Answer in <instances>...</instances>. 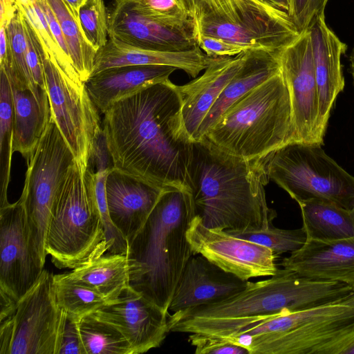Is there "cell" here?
Masks as SVG:
<instances>
[{"instance_id": "obj_25", "label": "cell", "mask_w": 354, "mask_h": 354, "mask_svg": "<svg viewBox=\"0 0 354 354\" xmlns=\"http://www.w3.org/2000/svg\"><path fill=\"white\" fill-rule=\"evenodd\" d=\"M263 48L248 50L238 72L225 87L198 129L196 141L201 140L225 111L251 90L281 72L280 53Z\"/></svg>"}, {"instance_id": "obj_5", "label": "cell", "mask_w": 354, "mask_h": 354, "mask_svg": "<svg viewBox=\"0 0 354 354\" xmlns=\"http://www.w3.org/2000/svg\"><path fill=\"white\" fill-rule=\"evenodd\" d=\"M202 139L246 160L266 157L295 142L290 94L281 71L230 106Z\"/></svg>"}, {"instance_id": "obj_38", "label": "cell", "mask_w": 354, "mask_h": 354, "mask_svg": "<svg viewBox=\"0 0 354 354\" xmlns=\"http://www.w3.org/2000/svg\"><path fill=\"white\" fill-rule=\"evenodd\" d=\"M188 341L195 348L196 354H250L245 347L214 335L190 333Z\"/></svg>"}, {"instance_id": "obj_8", "label": "cell", "mask_w": 354, "mask_h": 354, "mask_svg": "<svg viewBox=\"0 0 354 354\" xmlns=\"http://www.w3.org/2000/svg\"><path fill=\"white\" fill-rule=\"evenodd\" d=\"M269 180L298 204L309 201L354 207V176L340 167L322 145L291 142L268 156Z\"/></svg>"}, {"instance_id": "obj_51", "label": "cell", "mask_w": 354, "mask_h": 354, "mask_svg": "<svg viewBox=\"0 0 354 354\" xmlns=\"http://www.w3.org/2000/svg\"><path fill=\"white\" fill-rule=\"evenodd\" d=\"M353 211H354V207H353Z\"/></svg>"}, {"instance_id": "obj_41", "label": "cell", "mask_w": 354, "mask_h": 354, "mask_svg": "<svg viewBox=\"0 0 354 354\" xmlns=\"http://www.w3.org/2000/svg\"><path fill=\"white\" fill-rule=\"evenodd\" d=\"M86 167L93 173L113 167L103 128L97 131L93 139Z\"/></svg>"}, {"instance_id": "obj_42", "label": "cell", "mask_w": 354, "mask_h": 354, "mask_svg": "<svg viewBox=\"0 0 354 354\" xmlns=\"http://www.w3.org/2000/svg\"><path fill=\"white\" fill-rule=\"evenodd\" d=\"M77 321L67 317L58 354H85L80 339Z\"/></svg>"}, {"instance_id": "obj_17", "label": "cell", "mask_w": 354, "mask_h": 354, "mask_svg": "<svg viewBox=\"0 0 354 354\" xmlns=\"http://www.w3.org/2000/svg\"><path fill=\"white\" fill-rule=\"evenodd\" d=\"M109 38L153 50L183 51L197 46L194 34L145 16L131 0L113 1L109 11Z\"/></svg>"}, {"instance_id": "obj_15", "label": "cell", "mask_w": 354, "mask_h": 354, "mask_svg": "<svg viewBox=\"0 0 354 354\" xmlns=\"http://www.w3.org/2000/svg\"><path fill=\"white\" fill-rule=\"evenodd\" d=\"M43 270L32 251L26 211L19 198L0 207V292L17 301Z\"/></svg>"}, {"instance_id": "obj_44", "label": "cell", "mask_w": 354, "mask_h": 354, "mask_svg": "<svg viewBox=\"0 0 354 354\" xmlns=\"http://www.w3.org/2000/svg\"><path fill=\"white\" fill-rule=\"evenodd\" d=\"M11 62L12 52L7 26L0 25V67L8 66Z\"/></svg>"}, {"instance_id": "obj_33", "label": "cell", "mask_w": 354, "mask_h": 354, "mask_svg": "<svg viewBox=\"0 0 354 354\" xmlns=\"http://www.w3.org/2000/svg\"><path fill=\"white\" fill-rule=\"evenodd\" d=\"M12 52V62L3 68L8 77L29 88L39 101L48 100L46 91L35 84L28 60L24 16L19 10L7 25Z\"/></svg>"}, {"instance_id": "obj_31", "label": "cell", "mask_w": 354, "mask_h": 354, "mask_svg": "<svg viewBox=\"0 0 354 354\" xmlns=\"http://www.w3.org/2000/svg\"><path fill=\"white\" fill-rule=\"evenodd\" d=\"M77 325L85 354H133L127 339L113 324L91 313Z\"/></svg>"}, {"instance_id": "obj_43", "label": "cell", "mask_w": 354, "mask_h": 354, "mask_svg": "<svg viewBox=\"0 0 354 354\" xmlns=\"http://www.w3.org/2000/svg\"><path fill=\"white\" fill-rule=\"evenodd\" d=\"M310 0H290L288 15L300 32L304 30L306 12Z\"/></svg>"}, {"instance_id": "obj_10", "label": "cell", "mask_w": 354, "mask_h": 354, "mask_svg": "<svg viewBox=\"0 0 354 354\" xmlns=\"http://www.w3.org/2000/svg\"><path fill=\"white\" fill-rule=\"evenodd\" d=\"M53 277L44 269L15 310L0 320L1 354H58L67 314L57 302Z\"/></svg>"}, {"instance_id": "obj_18", "label": "cell", "mask_w": 354, "mask_h": 354, "mask_svg": "<svg viewBox=\"0 0 354 354\" xmlns=\"http://www.w3.org/2000/svg\"><path fill=\"white\" fill-rule=\"evenodd\" d=\"M308 30L318 91V123L324 136L328 119L338 94L344 89L341 56L347 46L327 26L324 12L314 17Z\"/></svg>"}, {"instance_id": "obj_4", "label": "cell", "mask_w": 354, "mask_h": 354, "mask_svg": "<svg viewBox=\"0 0 354 354\" xmlns=\"http://www.w3.org/2000/svg\"><path fill=\"white\" fill-rule=\"evenodd\" d=\"M194 216L189 191L164 189L145 224L127 243L130 286L167 312L194 254L187 233Z\"/></svg>"}, {"instance_id": "obj_2", "label": "cell", "mask_w": 354, "mask_h": 354, "mask_svg": "<svg viewBox=\"0 0 354 354\" xmlns=\"http://www.w3.org/2000/svg\"><path fill=\"white\" fill-rule=\"evenodd\" d=\"M268 156L246 160L205 139L194 142L189 192L195 217L207 228L228 232L266 229L277 217L268 207Z\"/></svg>"}, {"instance_id": "obj_19", "label": "cell", "mask_w": 354, "mask_h": 354, "mask_svg": "<svg viewBox=\"0 0 354 354\" xmlns=\"http://www.w3.org/2000/svg\"><path fill=\"white\" fill-rule=\"evenodd\" d=\"M163 190L117 168L109 170L106 180L109 212L127 243L145 224Z\"/></svg>"}, {"instance_id": "obj_9", "label": "cell", "mask_w": 354, "mask_h": 354, "mask_svg": "<svg viewBox=\"0 0 354 354\" xmlns=\"http://www.w3.org/2000/svg\"><path fill=\"white\" fill-rule=\"evenodd\" d=\"M75 157L50 115L49 122L29 161L22 199L31 246L44 268L46 236L53 207L59 188Z\"/></svg>"}, {"instance_id": "obj_7", "label": "cell", "mask_w": 354, "mask_h": 354, "mask_svg": "<svg viewBox=\"0 0 354 354\" xmlns=\"http://www.w3.org/2000/svg\"><path fill=\"white\" fill-rule=\"evenodd\" d=\"M46 250L55 266L72 270L107 252L93 172L76 159L55 201Z\"/></svg>"}, {"instance_id": "obj_12", "label": "cell", "mask_w": 354, "mask_h": 354, "mask_svg": "<svg viewBox=\"0 0 354 354\" xmlns=\"http://www.w3.org/2000/svg\"><path fill=\"white\" fill-rule=\"evenodd\" d=\"M180 1L193 22L194 36L203 25L230 23L257 32L281 50L301 33L288 12L266 0Z\"/></svg>"}, {"instance_id": "obj_30", "label": "cell", "mask_w": 354, "mask_h": 354, "mask_svg": "<svg viewBox=\"0 0 354 354\" xmlns=\"http://www.w3.org/2000/svg\"><path fill=\"white\" fill-rule=\"evenodd\" d=\"M53 288L59 307L68 317L76 320L109 302L98 291L72 278L68 272L53 274Z\"/></svg>"}, {"instance_id": "obj_14", "label": "cell", "mask_w": 354, "mask_h": 354, "mask_svg": "<svg viewBox=\"0 0 354 354\" xmlns=\"http://www.w3.org/2000/svg\"><path fill=\"white\" fill-rule=\"evenodd\" d=\"M194 254H200L227 272L248 281L274 275L277 256L269 248L232 235L207 228L194 216L187 233Z\"/></svg>"}, {"instance_id": "obj_34", "label": "cell", "mask_w": 354, "mask_h": 354, "mask_svg": "<svg viewBox=\"0 0 354 354\" xmlns=\"http://www.w3.org/2000/svg\"><path fill=\"white\" fill-rule=\"evenodd\" d=\"M228 233L263 245L271 250L277 257L299 250L307 240L303 227L295 230H283L275 227L272 224L259 230Z\"/></svg>"}, {"instance_id": "obj_35", "label": "cell", "mask_w": 354, "mask_h": 354, "mask_svg": "<svg viewBox=\"0 0 354 354\" xmlns=\"http://www.w3.org/2000/svg\"><path fill=\"white\" fill-rule=\"evenodd\" d=\"M131 2L145 16L194 35L193 22L180 0H131Z\"/></svg>"}, {"instance_id": "obj_47", "label": "cell", "mask_w": 354, "mask_h": 354, "mask_svg": "<svg viewBox=\"0 0 354 354\" xmlns=\"http://www.w3.org/2000/svg\"><path fill=\"white\" fill-rule=\"evenodd\" d=\"M69 10L79 20V14L81 7L87 0H63Z\"/></svg>"}, {"instance_id": "obj_45", "label": "cell", "mask_w": 354, "mask_h": 354, "mask_svg": "<svg viewBox=\"0 0 354 354\" xmlns=\"http://www.w3.org/2000/svg\"><path fill=\"white\" fill-rule=\"evenodd\" d=\"M0 25L7 26L17 10L18 0H0Z\"/></svg>"}, {"instance_id": "obj_40", "label": "cell", "mask_w": 354, "mask_h": 354, "mask_svg": "<svg viewBox=\"0 0 354 354\" xmlns=\"http://www.w3.org/2000/svg\"><path fill=\"white\" fill-rule=\"evenodd\" d=\"M197 46L209 57H233L249 49L230 43L220 38L200 35L196 37Z\"/></svg>"}, {"instance_id": "obj_27", "label": "cell", "mask_w": 354, "mask_h": 354, "mask_svg": "<svg viewBox=\"0 0 354 354\" xmlns=\"http://www.w3.org/2000/svg\"><path fill=\"white\" fill-rule=\"evenodd\" d=\"M131 270L127 254L105 253L73 269L68 274L111 301L130 287Z\"/></svg>"}, {"instance_id": "obj_39", "label": "cell", "mask_w": 354, "mask_h": 354, "mask_svg": "<svg viewBox=\"0 0 354 354\" xmlns=\"http://www.w3.org/2000/svg\"><path fill=\"white\" fill-rule=\"evenodd\" d=\"M26 36V48L28 64L35 84L41 90L46 91L43 65L39 51V42L35 30L24 17Z\"/></svg>"}, {"instance_id": "obj_50", "label": "cell", "mask_w": 354, "mask_h": 354, "mask_svg": "<svg viewBox=\"0 0 354 354\" xmlns=\"http://www.w3.org/2000/svg\"><path fill=\"white\" fill-rule=\"evenodd\" d=\"M343 354H354V342H353L344 350Z\"/></svg>"}, {"instance_id": "obj_24", "label": "cell", "mask_w": 354, "mask_h": 354, "mask_svg": "<svg viewBox=\"0 0 354 354\" xmlns=\"http://www.w3.org/2000/svg\"><path fill=\"white\" fill-rule=\"evenodd\" d=\"M176 69L163 65L113 67L91 75L85 87L95 106L104 113L113 102L169 80Z\"/></svg>"}, {"instance_id": "obj_21", "label": "cell", "mask_w": 354, "mask_h": 354, "mask_svg": "<svg viewBox=\"0 0 354 354\" xmlns=\"http://www.w3.org/2000/svg\"><path fill=\"white\" fill-rule=\"evenodd\" d=\"M281 265L304 277L346 283L354 290V236L333 241L307 239Z\"/></svg>"}, {"instance_id": "obj_20", "label": "cell", "mask_w": 354, "mask_h": 354, "mask_svg": "<svg viewBox=\"0 0 354 354\" xmlns=\"http://www.w3.org/2000/svg\"><path fill=\"white\" fill-rule=\"evenodd\" d=\"M247 282L222 270L203 255L194 254L182 272L169 312L219 301L243 290Z\"/></svg>"}, {"instance_id": "obj_28", "label": "cell", "mask_w": 354, "mask_h": 354, "mask_svg": "<svg viewBox=\"0 0 354 354\" xmlns=\"http://www.w3.org/2000/svg\"><path fill=\"white\" fill-rule=\"evenodd\" d=\"M299 205L307 239L333 241L354 236L353 209L319 201Z\"/></svg>"}, {"instance_id": "obj_23", "label": "cell", "mask_w": 354, "mask_h": 354, "mask_svg": "<svg viewBox=\"0 0 354 354\" xmlns=\"http://www.w3.org/2000/svg\"><path fill=\"white\" fill-rule=\"evenodd\" d=\"M214 58L207 55L198 46L189 50L162 51L137 48L109 39L96 53L91 75L118 66L163 65L183 70L195 78Z\"/></svg>"}, {"instance_id": "obj_16", "label": "cell", "mask_w": 354, "mask_h": 354, "mask_svg": "<svg viewBox=\"0 0 354 354\" xmlns=\"http://www.w3.org/2000/svg\"><path fill=\"white\" fill-rule=\"evenodd\" d=\"M91 314L115 326L130 343L133 354L159 347L170 332L169 313L131 286Z\"/></svg>"}, {"instance_id": "obj_49", "label": "cell", "mask_w": 354, "mask_h": 354, "mask_svg": "<svg viewBox=\"0 0 354 354\" xmlns=\"http://www.w3.org/2000/svg\"><path fill=\"white\" fill-rule=\"evenodd\" d=\"M350 62H351V72L352 74V77H353V84H354V46L351 53Z\"/></svg>"}, {"instance_id": "obj_46", "label": "cell", "mask_w": 354, "mask_h": 354, "mask_svg": "<svg viewBox=\"0 0 354 354\" xmlns=\"http://www.w3.org/2000/svg\"><path fill=\"white\" fill-rule=\"evenodd\" d=\"M328 0H310L306 12L304 30L317 15L324 13Z\"/></svg>"}, {"instance_id": "obj_29", "label": "cell", "mask_w": 354, "mask_h": 354, "mask_svg": "<svg viewBox=\"0 0 354 354\" xmlns=\"http://www.w3.org/2000/svg\"><path fill=\"white\" fill-rule=\"evenodd\" d=\"M60 24L68 55L80 80L85 84L91 75L97 50L86 39L79 20L63 0H46Z\"/></svg>"}, {"instance_id": "obj_1", "label": "cell", "mask_w": 354, "mask_h": 354, "mask_svg": "<svg viewBox=\"0 0 354 354\" xmlns=\"http://www.w3.org/2000/svg\"><path fill=\"white\" fill-rule=\"evenodd\" d=\"M169 80L109 106L102 128L113 167L162 189L189 191L194 140Z\"/></svg>"}, {"instance_id": "obj_22", "label": "cell", "mask_w": 354, "mask_h": 354, "mask_svg": "<svg viewBox=\"0 0 354 354\" xmlns=\"http://www.w3.org/2000/svg\"><path fill=\"white\" fill-rule=\"evenodd\" d=\"M247 52L233 57H215L202 75L185 84L175 85L181 100L185 127L194 142L202 122L239 70Z\"/></svg>"}, {"instance_id": "obj_3", "label": "cell", "mask_w": 354, "mask_h": 354, "mask_svg": "<svg viewBox=\"0 0 354 354\" xmlns=\"http://www.w3.org/2000/svg\"><path fill=\"white\" fill-rule=\"evenodd\" d=\"M354 291L346 283L319 280L285 269L252 282L219 301L169 315L170 332L218 333L248 319L307 310Z\"/></svg>"}, {"instance_id": "obj_13", "label": "cell", "mask_w": 354, "mask_h": 354, "mask_svg": "<svg viewBox=\"0 0 354 354\" xmlns=\"http://www.w3.org/2000/svg\"><path fill=\"white\" fill-rule=\"evenodd\" d=\"M281 71L291 102L295 142L322 145L324 136L318 123V91L307 29L280 53Z\"/></svg>"}, {"instance_id": "obj_11", "label": "cell", "mask_w": 354, "mask_h": 354, "mask_svg": "<svg viewBox=\"0 0 354 354\" xmlns=\"http://www.w3.org/2000/svg\"><path fill=\"white\" fill-rule=\"evenodd\" d=\"M39 42L51 116L75 159L87 167L93 139L102 128L99 111L85 85L80 87L65 75Z\"/></svg>"}, {"instance_id": "obj_36", "label": "cell", "mask_w": 354, "mask_h": 354, "mask_svg": "<svg viewBox=\"0 0 354 354\" xmlns=\"http://www.w3.org/2000/svg\"><path fill=\"white\" fill-rule=\"evenodd\" d=\"M79 21L90 44L97 51L109 39V10L103 0H87L81 7Z\"/></svg>"}, {"instance_id": "obj_26", "label": "cell", "mask_w": 354, "mask_h": 354, "mask_svg": "<svg viewBox=\"0 0 354 354\" xmlns=\"http://www.w3.org/2000/svg\"><path fill=\"white\" fill-rule=\"evenodd\" d=\"M8 80L14 108L13 151L21 153L27 162L50 118L49 99L39 101L29 88Z\"/></svg>"}, {"instance_id": "obj_37", "label": "cell", "mask_w": 354, "mask_h": 354, "mask_svg": "<svg viewBox=\"0 0 354 354\" xmlns=\"http://www.w3.org/2000/svg\"><path fill=\"white\" fill-rule=\"evenodd\" d=\"M200 35L214 36L249 50L263 48L272 51L281 50L277 49L272 43L257 32L230 23L203 25L195 32L196 40Z\"/></svg>"}, {"instance_id": "obj_48", "label": "cell", "mask_w": 354, "mask_h": 354, "mask_svg": "<svg viewBox=\"0 0 354 354\" xmlns=\"http://www.w3.org/2000/svg\"><path fill=\"white\" fill-rule=\"evenodd\" d=\"M277 8L288 13L290 0H266Z\"/></svg>"}, {"instance_id": "obj_6", "label": "cell", "mask_w": 354, "mask_h": 354, "mask_svg": "<svg viewBox=\"0 0 354 354\" xmlns=\"http://www.w3.org/2000/svg\"><path fill=\"white\" fill-rule=\"evenodd\" d=\"M237 342L250 354H343L354 342V291L301 311L262 317Z\"/></svg>"}, {"instance_id": "obj_32", "label": "cell", "mask_w": 354, "mask_h": 354, "mask_svg": "<svg viewBox=\"0 0 354 354\" xmlns=\"http://www.w3.org/2000/svg\"><path fill=\"white\" fill-rule=\"evenodd\" d=\"M14 108L10 84L0 68V189L1 207L10 203L7 197L13 153Z\"/></svg>"}]
</instances>
